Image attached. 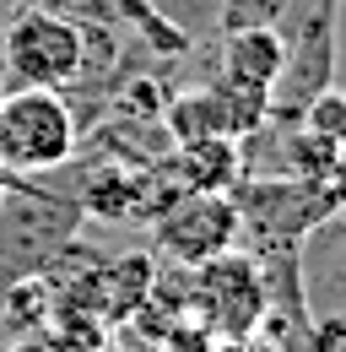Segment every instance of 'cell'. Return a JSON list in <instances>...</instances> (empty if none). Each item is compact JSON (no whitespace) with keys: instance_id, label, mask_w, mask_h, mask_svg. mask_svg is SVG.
Returning a JSON list of instances; mask_svg holds the SVG:
<instances>
[{"instance_id":"cell-1","label":"cell","mask_w":346,"mask_h":352,"mask_svg":"<svg viewBox=\"0 0 346 352\" xmlns=\"http://www.w3.org/2000/svg\"><path fill=\"white\" fill-rule=\"evenodd\" d=\"M86 76V33L76 16L27 6L0 28V82L65 92Z\"/></svg>"},{"instance_id":"cell-2","label":"cell","mask_w":346,"mask_h":352,"mask_svg":"<svg viewBox=\"0 0 346 352\" xmlns=\"http://www.w3.org/2000/svg\"><path fill=\"white\" fill-rule=\"evenodd\" d=\"M82 120L49 87H5L0 92V168L16 179L54 174L76 157Z\"/></svg>"},{"instance_id":"cell-3","label":"cell","mask_w":346,"mask_h":352,"mask_svg":"<svg viewBox=\"0 0 346 352\" xmlns=\"http://www.w3.org/2000/svg\"><path fill=\"white\" fill-rule=\"evenodd\" d=\"M189 309L216 331V342H238L260 331V320L270 314V287H265V265L244 255L238 244L222 250L216 261L195 265V287H189Z\"/></svg>"},{"instance_id":"cell-4","label":"cell","mask_w":346,"mask_h":352,"mask_svg":"<svg viewBox=\"0 0 346 352\" xmlns=\"http://www.w3.org/2000/svg\"><path fill=\"white\" fill-rule=\"evenodd\" d=\"M152 239L163 261L195 271L238 244V206L233 195H178L168 212L152 217Z\"/></svg>"},{"instance_id":"cell-5","label":"cell","mask_w":346,"mask_h":352,"mask_svg":"<svg viewBox=\"0 0 346 352\" xmlns=\"http://www.w3.org/2000/svg\"><path fill=\"white\" fill-rule=\"evenodd\" d=\"M163 168L178 184V195H233L244 179V146L233 135L184 141L173 146V157H163Z\"/></svg>"},{"instance_id":"cell-6","label":"cell","mask_w":346,"mask_h":352,"mask_svg":"<svg viewBox=\"0 0 346 352\" xmlns=\"http://www.w3.org/2000/svg\"><path fill=\"white\" fill-rule=\"evenodd\" d=\"M152 282H157V261H152V255H125V261L103 265V271L86 276V282H71V287H76V298H86L108 325H119V320H135V309L146 304Z\"/></svg>"},{"instance_id":"cell-7","label":"cell","mask_w":346,"mask_h":352,"mask_svg":"<svg viewBox=\"0 0 346 352\" xmlns=\"http://www.w3.org/2000/svg\"><path fill=\"white\" fill-rule=\"evenodd\" d=\"M287 71V38L276 28H233L222 33V76L249 82V87H276Z\"/></svg>"},{"instance_id":"cell-8","label":"cell","mask_w":346,"mask_h":352,"mask_svg":"<svg viewBox=\"0 0 346 352\" xmlns=\"http://www.w3.org/2000/svg\"><path fill=\"white\" fill-rule=\"evenodd\" d=\"M211 98H216V109H222V131L233 135V141L265 131V120H270V87H249V82L216 76Z\"/></svg>"},{"instance_id":"cell-9","label":"cell","mask_w":346,"mask_h":352,"mask_svg":"<svg viewBox=\"0 0 346 352\" xmlns=\"http://www.w3.org/2000/svg\"><path fill=\"white\" fill-rule=\"evenodd\" d=\"M163 131H168L173 146L184 141H206V135H227L222 131V109H216L211 87H189L163 103Z\"/></svg>"},{"instance_id":"cell-10","label":"cell","mask_w":346,"mask_h":352,"mask_svg":"<svg viewBox=\"0 0 346 352\" xmlns=\"http://www.w3.org/2000/svg\"><path fill=\"white\" fill-rule=\"evenodd\" d=\"M303 131H314L319 141H330V146H346V92L336 87H325V92H314L308 103H303Z\"/></svg>"},{"instance_id":"cell-11","label":"cell","mask_w":346,"mask_h":352,"mask_svg":"<svg viewBox=\"0 0 346 352\" xmlns=\"http://www.w3.org/2000/svg\"><path fill=\"white\" fill-rule=\"evenodd\" d=\"M287 6L292 0H222L216 22H222V33H233V28H276Z\"/></svg>"},{"instance_id":"cell-12","label":"cell","mask_w":346,"mask_h":352,"mask_svg":"<svg viewBox=\"0 0 346 352\" xmlns=\"http://www.w3.org/2000/svg\"><path fill=\"white\" fill-rule=\"evenodd\" d=\"M11 352H60V347H54V336H33V342H16Z\"/></svg>"},{"instance_id":"cell-13","label":"cell","mask_w":346,"mask_h":352,"mask_svg":"<svg viewBox=\"0 0 346 352\" xmlns=\"http://www.w3.org/2000/svg\"><path fill=\"white\" fill-rule=\"evenodd\" d=\"M5 190H11V184H0V206H5Z\"/></svg>"},{"instance_id":"cell-14","label":"cell","mask_w":346,"mask_h":352,"mask_svg":"<svg viewBox=\"0 0 346 352\" xmlns=\"http://www.w3.org/2000/svg\"><path fill=\"white\" fill-rule=\"evenodd\" d=\"M0 92H5V82H0Z\"/></svg>"}]
</instances>
